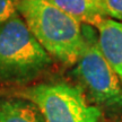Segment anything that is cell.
<instances>
[{
  "label": "cell",
  "mask_w": 122,
  "mask_h": 122,
  "mask_svg": "<svg viewBox=\"0 0 122 122\" xmlns=\"http://www.w3.org/2000/svg\"><path fill=\"white\" fill-rule=\"evenodd\" d=\"M51 65V56L17 14L0 24V85H24Z\"/></svg>",
  "instance_id": "obj_2"
},
{
  "label": "cell",
  "mask_w": 122,
  "mask_h": 122,
  "mask_svg": "<svg viewBox=\"0 0 122 122\" xmlns=\"http://www.w3.org/2000/svg\"><path fill=\"white\" fill-rule=\"evenodd\" d=\"M106 16L122 20V0H102Z\"/></svg>",
  "instance_id": "obj_8"
},
{
  "label": "cell",
  "mask_w": 122,
  "mask_h": 122,
  "mask_svg": "<svg viewBox=\"0 0 122 122\" xmlns=\"http://www.w3.org/2000/svg\"><path fill=\"white\" fill-rule=\"evenodd\" d=\"M34 103L46 122H98L102 111L89 104L83 89L66 83L39 84L18 92Z\"/></svg>",
  "instance_id": "obj_4"
},
{
  "label": "cell",
  "mask_w": 122,
  "mask_h": 122,
  "mask_svg": "<svg viewBox=\"0 0 122 122\" xmlns=\"http://www.w3.org/2000/svg\"><path fill=\"white\" fill-rule=\"evenodd\" d=\"M0 122H46L39 107L23 97H0Z\"/></svg>",
  "instance_id": "obj_6"
},
{
  "label": "cell",
  "mask_w": 122,
  "mask_h": 122,
  "mask_svg": "<svg viewBox=\"0 0 122 122\" xmlns=\"http://www.w3.org/2000/svg\"><path fill=\"white\" fill-rule=\"evenodd\" d=\"M84 44L74 72L92 100L111 111L122 110V85L103 54L91 25L83 27Z\"/></svg>",
  "instance_id": "obj_3"
},
{
  "label": "cell",
  "mask_w": 122,
  "mask_h": 122,
  "mask_svg": "<svg viewBox=\"0 0 122 122\" xmlns=\"http://www.w3.org/2000/svg\"><path fill=\"white\" fill-rule=\"evenodd\" d=\"M98 122H112V121H109V120H104V119L101 118L100 120H98Z\"/></svg>",
  "instance_id": "obj_10"
},
{
  "label": "cell",
  "mask_w": 122,
  "mask_h": 122,
  "mask_svg": "<svg viewBox=\"0 0 122 122\" xmlns=\"http://www.w3.org/2000/svg\"><path fill=\"white\" fill-rule=\"evenodd\" d=\"M17 1H18V0H17Z\"/></svg>",
  "instance_id": "obj_11"
},
{
  "label": "cell",
  "mask_w": 122,
  "mask_h": 122,
  "mask_svg": "<svg viewBox=\"0 0 122 122\" xmlns=\"http://www.w3.org/2000/svg\"><path fill=\"white\" fill-rule=\"evenodd\" d=\"M17 10L42 48L66 65H75L84 44L81 23L50 0H18Z\"/></svg>",
  "instance_id": "obj_1"
},
{
  "label": "cell",
  "mask_w": 122,
  "mask_h": 122,
  "mask_svg": "<svg viewBox=\"0 0 122 122\" xmlns=\"http://www.w3.org/2000/svg\"><path fill=\"white\" fill-rule=\"evenodd\" d=\"M52 4L80 23L96 26L106 18L102 0H50Z\"/></svg>",
  "instance_id": "obj_7"
},
{
  "label": "cell",
  "mask_w": 122,
  "mask_h": 122,
  "mask_svg": "<svg viewBox=\"0 0 122 122\" xmlns=\"http://www.w3.org/2000/svg\"><path fill=\"white\" fill-rule=\"evenodd\" d=\"M17 0H0V24L17 14Z\"/></svg>",
  "instance_id": "obj_9"
},
{
  "label": "cell",
  "mask_w": 122,
  "mask_h": 122,
  "mask_svg": "<svg viewBox=\"0 0 122 122\" xmlns=\"http://www.w3.org/2000/svg\"><path fill=\"white\" fill-rule=\"evenodd\" d=\"M95 27L101 50L122 85V23L104 18Z\"/></svg>",
  "instance_id": "obj_5"
}]
</instances>
